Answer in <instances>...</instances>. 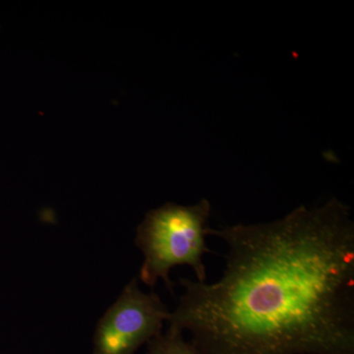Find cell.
Listing matches in <instances>:
<instances>
[{
	"label": "cell",
	"mask_w": 354,
	"mask_h": 354,
	"mask_svg": "<svg viewBox=\"0 0 354 354\" xmlns=\"http://www.w3.org/2000/svg\"><path fill=\"white\" fill-rule=\"evenodd\" d=\"M148 354H200L190 342L184 341L183 332L169 328L148 342Z\"/></svg>",
	"instance_id": "277c9868"
},
{
	"label": "cell",
	"mask_w": 354,
	"mask_h": 354,
	"mask_svg": "<svg viewBox=\"0 0 354 354\" xmlns=\"http://www.w3.org/2000/svg\"><path fill=\"white\" fill-rule=\"evenodd\" d=\"M215 283L181 279L169 328L200 354H354V221L337 198L270 223L208 228Z\"/></svg>",
	"instance_id": "6da1fadb"
},
{
	"label": "cell",
	"mask_w": 354,
	"mask_h": 354,
	"mask_svg": "<svg viewBox=\"0 0 354 354\" xmlns=\"http://www.w3.org/2000/svg\"><path fill=\"white\" fill-rule=\"evenodd\" d=\"M211 203L201 199L197 204L181 206L167 203L148 212L137 227L136 244L144 254L140 279L153 286L162 279L172 291L169 272L176 266L187 265L198 281H206L203 257L206 245Z\"/></svg>",
	"instance_id": "7a4b0ae2"
},
{
	"label": "cell",
	"mask_w": 354,
	"mask_h": 354,
	"mask_svg": "<svg viewBox=\"0 0 354 354\" xmlns=\"http://www.w3.org/2000/svg\"><path fill=\"white\" fill-rule=\"evenodd\" d=\"M171 313L156 293H144L133 279L97 324L94 354H134L160 334Z\"/></svg>",
	"instance_id": "3957f363"
}]
</instances>
